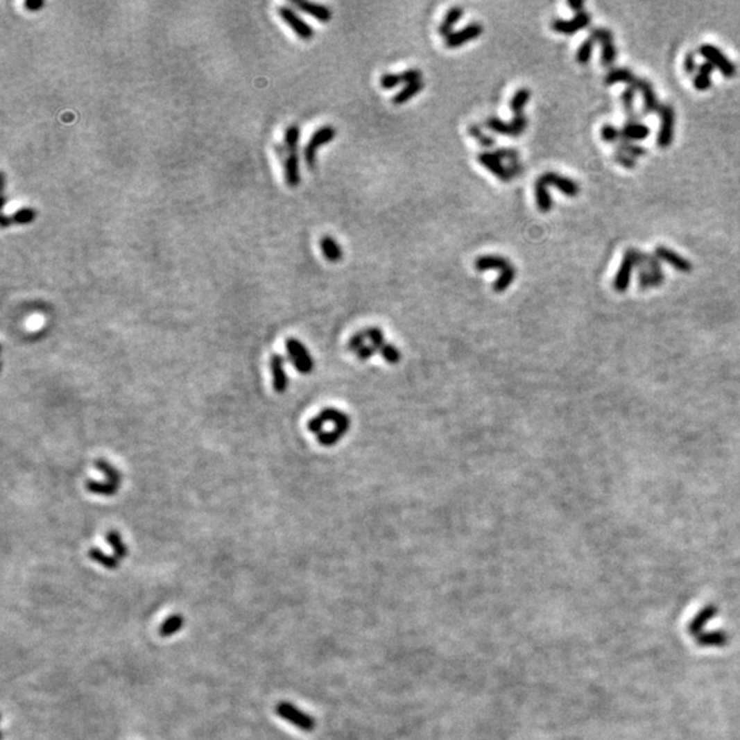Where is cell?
Masks as SVG:
<instances>
[{"label": "cell", "mask_w": 740, "mask_h": 740, "mask_svg": "<svg viewBox=\"0 0 740 740\" xmlns=\"http://www.w3.org/2000/svg\"><path fill=\"white\" fill-rule=\"evenodd\" d=\"M351 425L350 417L335 407H327L307 422V429L316 435L317 442L324 447L339 443Z\"/></svg>", "instance_id": "cell-1"}, {"label": "cell", "mask_w": 740, "mask_h": 740, "mask_svg": "<svg viewBox=\"0 0 740 740\" xmlns=\"http://www.w3.org/2000/svg\"><path fill=\"white\" fill-rule=\"evenodd\" d=\"M365 343H368L376 354H380L390 365H397L402 358L398 347L386 342L384 332L379 327H369L363 331H359Z\"/></svg>", "instance_id": "cell-2"}, {"label": "cell", "mask_w": 740, "mask_h": 740, "mask_svg": "<svg viewBox=\"0 0 740 740\" xmlns=\"http://www.w3.org/2000/svg\"><path fill=\"white\" fill-rule=\"evenodd\" d=\"M285 348L293 368L302 375H310L314 369V359L306 345L295 338H289L285 342Z\"/></svg>", "instance_id": "cell-3"}, {"label": "cell", "mask_w": 740, "mask_h": 740, "mask_svg": "<svg viewBox=\"0 0 740 740\" xmlns=\"http://www.w3.org/2000/svg\"><path fill=\"white\" fill-rule=\"evenodd\" d=\"M336 129L331 125H327V126H322L320 129H317L314 132V135L311 136V139L309 140V143L306 144L304 147V151H303V157H304V162L306 165L310 168V169H314L316 166V162H317V151L331 143L335 137H336Z\"/></svg>", "instance_id": "cell-4"}, {"label": "cell", "mask_w": 740, "mask_h": 740, "mask_svg": "<svg viewBox=\"0 0 740 740\" xmlns=\"http://www.w3.org/2000/svg\"><path fill=\"white\" fill-rule=\"evenodd\" d=\"M276 713L283 720L291 723L293 727H296V728H299V730H302L304 732H311L316 728V720L311 716H309L307 713H304L303 710H300L299 707H296L292 703H289V702H280L276 706Z\"/></svg>", "instance_id": "cell-5"}, {"label": "cell", "mask_w": 740, "mask_h": 740, "mask_svg": "<svg viewBox=\"0 0 740 740\" xmlns=\"http://www.w3.org/2000/svg\"><path fill=\"white\" fill-rule=\"evenodd\" d=\"M698 53H699L700 57L706 59V62H710L716 69H719L721 71V74H724L725 77L731 78V77H734L737 74V71H738L737 64L725 57V54L720 49H717L716 46H713V44H702L698 49Z\"/></svg>", "instance_id": "cell-6"}, {"label": "cell", "mask_w": 740, "mask_h": 740, "mask_svg": "<svg viewBox=\"0 0 740 740\" xmlns=\"http://www.w3.org/2000/svg\"><path fill=\"white\" fill-rule=\"evenodd\" d=\"M485 126L498 135L508 136V137H518L524 133V130L528 126V117L524 114L517 115L510 122H505L501 118L491 117L485 121Z\"/></svg>", "instance_id": "cell-7"}, {"label": "cell", "mask_w": 740, "mask_h": 740, "mask_svg": "<svg viewBox=\"0 0 740 740\" xmlns=\"http://www.w3.org/2000/svg\"><path fill=\"white\" fill-rule=\"evenodd\" d=\"M658 115L661 118V128L657 135V146L660 148H668L675 139V109L671 105H661Z\"/></svg>", "instance_id": "cell-8"}, {"label": "cell", "mask_w": 740, "mask_h": 740, "mask_svg": "<svg viewBox=\"0 0 740 740\" xmlns=\"http://www.w3.org/2000/svg\"><path fill=\"white\" fill-rule=\"evenodd\" d=\"M279 15L299 39L311 40L314 37L313 26L309 25L295 10L283 6L279 8Z\"/></svg>", "instance_id": "cell-9"}, {"label": "cell", "mask_w": 740, "mask_h": 740, "mask_svg": "<svg viewBox=\"0 0 740 740\" xmlns=\"http://www.w3.org/2000/svg\"><path fill=\"white\" fill-rule=\"evenodd\" d=\"M632 88L636 89V92H640L642 96H643V110H642V114H658V112H660L662 103L658 102V98H657L655 91H654V88H653V84H651L648 80H644V78L637 77V80L635 81V84L632 85Z\"/></svg>", "instance_id": "cell-10"}, {"label": "cell", "mask_w": 740, "mask_h": 740, "mask_svg": "<svg viewBox=\"0 0 740 740\" xmlns=\"http://www.w3.org/2000/svg\"><path fill=\"white\" fill-rule=\"evenodd\" d=\"M484 32V28L481 24L479 22H472L469 24L467 26H465L463 29H459L456 32H453L450 36H447L445 39V46L447 49H458V47H462L463 44L469 43V42H473L476 39H479Z\"/></svg>", "instance_id": "cell-11"}, {"label": "cell", "mask_w": 740, "mask_h": 740, "mask_svg": "<svg viewBox=\"0 0 740 740\" xmlns=\"http://www.w3.org/2000/svg\"><path fill=\"white\" fill-rule=\"evenodd\" d=\"M591 24V15L587 11L577 12L571 19H553L551 28L557 33L571 36L578 31L585 29Z\"/></svg>", "instance_id": "cell-12"}, {"label": "cell", "mask_w": 740, "mask_h": 740, "mask_svg": "<svg viewBox=\"0 0 740 740\" xmlns=\"http://www.w3.org/2000/svg\"><path fill=\"white\" fill-rule=\"evenodd\" d=\"M537 180L542 181V182H543L544 185H547V187H554V188H557V189L561 191L564 195L570 196V198L578 195V192H580V187H578V184H577L574 180L568 178V177H565V175H561V174H558V173H556V171H546V173H543Z\"/></svg>", "instance_id": "cell-13"}, {"label": "cell", "mask_w": 740, "mask_h": 740, "mask_svg": "<svg viewBox=\"0 0 740 740\" xmlns=\"http://www.w3.org/2000/svg\"><path fill=\"white\" fill-rule=\"evenodd\" d=\"M477 161L483 168L492 173L498 180L504 182H509L512 180L513 175L509 168L504 165L502 160L495 153H480L477 155Z\"/></svg>", "instance_id": "cell-14"}, {"label": "cell", "mask_w": 740, "mask_h": 740, "mask_svg": "<svg viewBox=\"0 0 740 740\" xmlns=\"http://www.w3.org/2000/svg\"><path fill=\"white\" fill-rule=\"evenodd\" d=\"M654 255L660 259V261H664L666 264H669L671 266H673L676 270H680L684 273H688L692 270V264L685 259L684 257H682L680 254H678L676 251L665 247V246H660L655 248L654 251Z\"/></svg>", "instance_id": "cell-15"}, {"label": "cell", "mask_w": 740, "mask_h": 740, "mask_svg": "<svg viewBox=\"0 0 740 740\" xmlns=\"http://www.w3.org/2000/svg\"><path fill=\"white\" fill-rule=\"evenodd\" d=\"M270 370L273 377V388L276 393L283 394L288 388V376L285 373L284 358L280 354H273L270 358Z\"/></svg>", "instance_id": "cell-16"}, {"label": "cell", "mask_w": 740, "mask_h": 740, "mask_svg": "<svg viewBox=\"0 0 740 740\" xmlns=\"http://www.w3.org/2000/svg\"><path fill=\"white\" fill-rule=\"evenodd\" d=\"M293 4L303 12L311 15L313 18L321 21V22H328L331 21L332 18V11L322 6V4H318V3H313V1H307V0H295Z\"/></svg>", "instance_id": "cell-17"}, {"label": "cell", "mask_w": 740, "mask_h": 740, "mask_svg": "<svg viewBox=\"0 0 740 740\" xmlns=\"http://www.w3.org/2000/svg\"><path fill=\"white\" fill-rule=\"evenodd\" d=\"M510 266V261L501 255H481L476 259L474 268L479 272L485 270H505Z\"/></svg>", "instance_id": "cell-18"}, {"label": "cell", "mask_w": 740, "mask_h": 740, "mask_svg": "<svg viewBox=\"0 0 740 740\" xmlns=\"http://www.w3.org/2000/svg\"><path fill=\"white\" fill-rule=\"evenodd\" d=\"M285 182L295 188L300 184V166L298 153H288L284 160Z\"/></svg>", "instance_id": "cell-19"}, {"label": "cell", "mask_w": 740, "mask_h": 740, "mask_svg": "<svg viewBox=\"0 0 740 740\" xmlns=\"http://www.w3.org/2000/svg\"><path fill=\"white\" fill-rule=\"evenodd\" d=\"M650 133H651L650 128L644 125L643 122H626V125L621 128L623 139L630 143L642 141L647 139Z\"/></svg>", "instance_id": "cell-20"}, {"label": "cell", "mask_w": 740, "mask_h": 740, "mask_svg": "<svg viewBox=\"0 0 740 740\" xmlns=\"http://www.w3.org/2000/svg\"><path fill=\"white\" fill-rule=\"evenodd\" d=\"M320 247L322 251V255L327 261L336 264L343 259L342 246L332 237V236H324L320 240Z\"/></svg>", "instance_id": "cell-21"}, {"label": "cell", "mask_w": 740, "mask_h": 740, "mask_svg": "<svg viewBox=\"0 0 740 740\" xmlns=\"http://www.w3.org/2000/svg\"><path fill=\"white\" fill-rule=\"evenodd\" d=\"M635 265L632 262V259L624 254V258H623V262H621V266L616 275V279L613 282V286L617 292H626L630 283V277H632V270H633Z\"/></svg>", "instance_id": "cell-22"}, {"label": "cell", "mask_w": 740, "mask_h": 740, "mask_svg": "<svg viewBox=\"0 0 740 740\" xmlns=\"http://www.w3.org/2000/svg\"><path fill=\"white\" fill-rule=\"evenodd\" d=\"M716 614H717V608H716V606L709 605V606L703 608V609L694 617V620L689 623L688 632H689L691 635H694V636L700 635L703 626H706V623H707L709 620H712Z\"/></svg>", "instance_id": "cell-23"}, {"label": "cell", "mask_w": 740, "mask_h": 740, "mask_svg": "<svg viewBox=\"0 0 740 740\" xmlns=\"http://www.w3.org/2000/svg\"><path fill=\"white\" fill-rule=\"evenodd\" d=\"M636 80H637V76H635L629 69L614 67L606 74L605 84L606 85H614V84H619V83H624L628 87H632Z\"/></svg>", "instance_id": "cell-24"}, {"label": "cell", "mask_w": 740, "mask_h": 740, "mask_svg": "<svg viewBox=\"0 0 740 740\" xmlns=\"http://www.w3.org/2000/svg\"><path fill=\"white\" fill-rule=\"evenodd\" d=\"M463 17V8L462 7H451L447 14L445 15L442 24L439 25L438 28V32L440 36H443L445 39L447 36H450L454 31V26L456 25V22Z\"/></svg>", "instance_id": "cell-25"}, {"label": "cell", "mask_w": 740, "mask_h": 740, "mask_svg": "<svg viewBox=\"0 0 740 740\" xmlns=\"http://www.w3.org/2000/svg\"><path fill=\"white\" fill-rule=\"evenodd\" d=\"M714 66L710 63V62H705L702 63L699 67H698V73L695 74L692 83H694V87L698 89V91H707L710 87H712V73L714 71Z\"/></svg>", "instance_id": "cell-26"}, {"label": "cell", "mask_w": 740, "mask_h": 740, "mask_svg": "<svg viewBox=\"0 0 740 740\" xmlns=\"http://www.w3.org/2000/svg\"><path fill=\"white\" fill-rule=\"evenodd\" d=\"M85 490L94 495H101V497H113L117 494V491L119 490V485L110 483L109 480L106 481H98V480H87L85 481Z\"/></svg>", "instance_id": "cell-27"}, {"label": "cell", "mask_w": 740, "mask_h": 740, "mask_svg": "<svg viewBox=\"0 0 740 740\" xmlns=\"http://www.w3.org/2000/svg\"><path fill=\"white\" fill-rule=\"evenodd\" d=\"M535 199H536V205H537V209L542 212V213H549L551 212L553 209V199L550 196V191H549V187L544 185L542 181L536 180L535 182Z\"/></svg>", "instance_id": "cell-28"}, {"label": "cell", "mask_w": 740, "mask_h": 740, "mask_svg": "<svg viewBox=\"0 0 740 740\" xmlns=\"http://www.w3.org/2000/svg\"><path fill=\"white\" fill-rule=\"evenodd\" d=\"M635 98H636V89H633L632 87H628L621 94V105H623L624 113L628 117V122H640L643 117V114H637L635 110Z\"/></svg>", "instance_id": "cell-29"}, {"label": "cell", "mask_w": 740, "mask_h": 740, "mask_svg": "<svg viewBox=\"0 0 740 740\" xmlns=\"http://www.w3.org/2000/svg\"><path fill=\"white\" fill-rule=\"evenodd\" d=\"M664 280H665V276H664L662 269H644L639 272V284L643 289L658 286L662 284Z\"/></svg>", "instance_id": "cell-30"}, {"label": "cell", "mask_w": 740, "mask_h": 740, "mask_svg": "<svg viewBox=\"0 0 740 740\" xmlns=\"http://www.w3.org/2000/svg\"><path fill=\"white\" fill-rule=\"evenodd\" d=\"M696 642L700 646H714V647H723L728 643V636L725 632L714 630V632H702L696 636Z\"/></svg>", "instance_id": "cell-31"}, {"label": "cell", "mask_w": 740, "mask_h": 740, "mask_svg": "<svg viewBox=\"0 0 740 740\" xmlns=\"http://www.w3.org/2000/svg\"><path fill=\"white\" fill-rule=\"evenodd\" d=\"M601 63L605 66V67H610L614 64V62L617 60V47L614 44V40H613V35L606 37L605 40H602L601 43Z\"/></svg>", "instance_id": "cell-32"}, {"label": "cell", "mask_w": 740, "mask_h": 740, "mask_svg": "<svg viewBox=\"0 0 740 740\" xmlns=\"http://www.w3.org/2000/svg\"><path fill=\"white\" fill-rule=\"evenodd\" d=\"M422 89H424V81H418V83H413V84L404 85V88H402L398 94L393 98V103L397 105V106L404 105L410 99H413L415 95H418Z\"/></svg>", "instance_id": "cell-33"}, {"label": "cell", "mask_w": 740, "mask_h": 740, "mask_svg": "<svg viewBox=\"0 0 740 740\" xmlns=\"http://www.w3.org/2000/svg\"><path fill=\"white\" fill-rule=\"evenodd\" d=\"M88 557L106 569H117L119 565V560L115 556H107L98 547H91L88 551Z\"/></svg>", "instance_id": "cell-34"}, {"label": "cell", "mask_w": 740, "mask_h": 740, "mask_svg": "<svg viewBox=\"0 0 740 740\" xmlns=\"http://www.w3.org/2000/svg\"><path fill=\"white\" fill-rule=\"evenodd\" d=\"M95 467L98 470H101L105 476H106V480H109L110 483L117 484V485H121V481H122V476L119 473V470L114 467L110 462H107L105 458H99V459H95Z\"/></svg>", "instance_id": "cell-35"}, {"label": "cell", "mask_w": 740, "mask_h": 740, "mask_svg": "<svg viewBox=\"0 0 740 740\" xmlns=\"http://www.w3.org/2000/svg\"><path fill=\"white\" fill-rule=\"evenodd\" d=\"M515 276H517V269L510 265L509 268H506L505 270L501 272L499 277L497 279V282L492 285V289L497 293H502V292L508 291L509 286L513 284V282L515 280Z\"/></svg>", "instance_id": "cell-36"}, {"label": "cell", "mask_w": 740, "mask_h": 740, "mask_svg": "<svg viewBox=\"0 0 740 740\" xmlns=\"http://www.w3.org/2000/svg\"><path fill=\"white\" fill-rule=\"evenodd\" d=\"M529 99H531V91L528 88H519L513 95L512 101H510V109H512L514 117L522 115V110L528 105Z\"/></svg>", "instance_id": "cell-37"}, {"label": "cell", "mask_w": 740, "mask_h": 740, "mask_svg": "<svg viewBox=\"0 0 740 740\" xmlns=\"http://www.w3.org/2000/svg\"><path fill=\"white\" fill-rule=\"evenodd\" d=\"M106 542L113 547L114 556L118 560H123L128 556V547L117 531H109L106 533Z\"/></svg>", "instance_id": "cell-38"}, {"label": "cell", "mask_w": 740, "mask_h": 740, "mask_svg": "<svg viewBox=\"0 0 740 740\" xmlns=\"http://www.w3.org/2000/svg\"><path fill=\"white\" fill-rule=\"evenodd\" d=\"M182 626H184V617L181 614H173L168 620L162 623V626H160V635L162 637H169L171 635L180 632Z\"/></svg>", "instance_id": "cell-39"}, {"label": "cell", "mask_w": 740, "mask_h": 740, "mask_svg": "<svg viewBox=\"0 0 740 740\" xmlns=\"http://www.w3.org/2000/svg\"><path fill=\"white\" fill-rule=\"evenodd\" d=\"M300 140V128L298 125H291L286 128L284 133V147L288 153H298V146Z\"/></svg>", "instance_id": "cell-40"}, {"label": "cell", "mask_w": 740, "mask_h": 740, "mask_svg": "<svg viewBox=\"0 0 740 740\" xmlns=\"http://www.w3.org/2000/svg\"><path fill=\"white\" fill-rule=\"evenodd\" d=\"M596 42L592 36H588L581 44L580 47L577 49V53H576V60L581 64H585L590 62V59L592 57V51H594V47H595Z\"/></svg>", "instance_id": "cell-41"}, {"label": "cell", "mask_w": 740, "mask_h": 740, "mask_svg": "<svg viewBox=\"0 0 740 740\" xmlns=\"http://www.w3.org/2000/svg\"><path fill=\"white\" fill-rule=\"evenodd\" d=\"M10 218H11V224L28 225V224L35 221L36 212L33 209H31V207H24V209L17 210L12 216H10Z\"/></svg>", "instance_id": "cell-42"}, {"label": "cell", "mask_w": 740, "mask_h": 740, "mask_svg": "<svg viewBox=\"0 0 740 740\" xmlns=\"http://www.w3.org/2000/svg\"><path fill=\"white\" fill-rule=\"evenodd\" d=\"M601 137H602V140H605L609 144L619 146V143L623 140L621 129H617L616 126L609 125V123L603 125L602 129H601Z\"/></svg>", "instance_id": "cell-43"}, {"label": "cell", "mask_w": 740, "mask_h": 740, "mask_svg": "<svg viewBox=\"0 0 740 740\" xmlns=\"http://www.w3.org/2000/svg\"><path fill=\"white\" fill-rule=\"evenodd\" d=\"M617 150H620V151L626 153V154H628L629 157H632V158H635V160H636V158H639V157H643V155H646V154H647V151H646V148H644V147H642V146H639V144H636V143H630V141H626V140H624V139H623V140H621V141L619 143V146H617Z\"/></svg>", "instance_id": "cell-44"}, {"label": "cell", "mask_w": 740, "mask_h": 740, "mask_svg": "<svg viewBox=\"0 0 740 740\" xmlns=\"http://www.w3.org/2000/svg\"><path fill=\"white\" fill-rule=\"evenodd\" d=\"M469 135L473 136L479 141V144L485 147V148H490V147L495 146V139L491 137V136H487L485 133H483L481 128L477 126V125L469 126Z\"/></svg>", "instance_id": "cell-45"}, {"label": "cell", "mask_w": 740, "mask_h": 740, "mask_svg": "<svg viewBox=\"0 0 740 740\" xmlns=\"http://www.w3.org/2000/svg\"><path fill=\"white\" fill-rule=\"evenodd\" d=\"M400 84H403L400 73H386L380 77V85L383 89H394Z\"/></svg>", "instance_id": "cell-46"}, {"label": "cell", "mask_w": 740, "mask_h": 740, "mask_svg": "<svg viewBox=\"0 0 740 740\" xmlns=\"http://www.w3.org/2000/svg\"><path fill=\"white\" fill-rule=\"evenodd\" d=\"M613 160H614L619 165H621L623 168H626V169H635V168H636V160L632 158V157H629L628 154L623 153V151H620V150H616V151H614V154H613Z\"/></svg>", "instance_id": "cell-47"}, {"label": "cell", "mask_w": 740, "mask_h": 740, "mask_svg": "<svg viewBox=\"0 0 740 740\" xmlns=\"http://www.w3.org/2000/svg\"><path fill=\"white\" fill-rule=\"evenodd\" d=\"M402 76V81L404 85H408V84H413V83H418V81H422L421 77H422V71L420 69H408L403 73H400Z\"/></svg>", "instance_id": "cell-48"}, {"label": "cell", "mask_w": 740, "mask_h": 740, "mask_svg": "<svg viewBox=\"0 0 740 740\" xmlns=\"http://www.w3.org/2000/svg\"><path fill=\"white\" fill-rule=\"evenodd\" d=\"M698 64H696V59H695V54L694 53H688L685 55L684 59V70L687 74H694L696 70H698Z\"/></svg>", "instance_id": "cell-49"}, {"label": "cell", "mask_w": 740, "mask_h": 740, "mask_svg": "<svg viewBox=\"0 0 740 740\" xmlns=\"http://www.w3.org/2000/svg\"><path fill=\"white\" fill-rule=\"evenodd\" d=\"M501 160H510V161H517L518 160V153L510 150V148H501L498 151H494Z\"/></svg>", "instance_id": "cell-50"}, {"label": "cell", "mask_w": 740, "mask_h": 740, "mask_svg": "<svg viewBox=\"0 0 740 740\" xmlns=\"http://www.w3.org/2000/svg\"><path fill=\"white\" fill-rule=\"evenodd\" d=\"M43 6H44V3L42 0H28V1H25V7L28 10H31V11H37Z\"/></svg>", "instance_id": "cell-51"}, {"label": "cell", "mask_w": 740, "mask_h": 740, "mask_svg": "<svg viewBox=\"0 0 740 740\" xmlns=\"http://www.w3.org/2000/svg\"><path fill=\"white\" fill-rule=\"evenodd\" d=\"M568 6L573 11H576V14L584 11V1H581V0H569Z\"/></svg>", "instance_id": "cell-52"}, {"label": "cell", "mask_w": 740, "mask_h": 740, "mask_svg": "<svg viewBox=\"0 0 740 740\" xmlns=\"http://www.w3.org/2000/svg\"><path fill=\"white\" fill-rule=\"evenodd\" d=\"M0 224H1V227H3V228H6V227H8V225L11 224V218H10V217H7V216H1Z\"/></svg>", "instance_id": "cell-53"}]
</instances>
